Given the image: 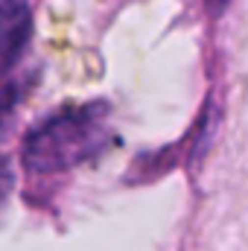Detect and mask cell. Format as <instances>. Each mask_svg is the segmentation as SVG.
I'll list each match as a JSON object with an SVG mask.
<instances>
[{
	"label": "cell",
	"instance_id": "3957f363",
	"mask_svg": "<svg viewBox=\"0 0 248 251\" xmlns=\"http://www.w3.org/2000/svg\"><path fill=\"white\" fill-rule=\"evenodd\" d=\"M18 105H21V88H18L15 82L0 85V140H3L6 131L12 128V120H15Z\"/></svg>",
	"mask_w": 248,
	"mask_h": 251
},
{
	"label": "cell",
	"instance_id": "7a4b0ae2",
	"mask_svg": "<svg viewBox=\"0 0 248 251\" xmlns=\"http://www.w3.org/2000/svg\"><path fill=\"white\" fill-rule=\"evenodd\" d=\"M32 12L26 0H0V76H6L26 47Z\"/></svg>",
	"mask_w": 248,
	"mask_h": 251
},
{
	"label": "cell",
	"instance_id": "5b68a950",
	"mask_svg": "<svg viewBox=\"0 0 248 251\" xmlns=\"http://www.w3.org/2000/svg\"><path fill=\"white\" fill-rule=\"evenodd\" d=\"M222 3H225V0H210V6H213V12H219V9H222Z\"/></svg>",
	"mask_w": 248,
	"mask_h": 251
},
{
	"label": "cell",
	"instance_id": "277c9868",
	"mask_svg": "<svg viewBox=\"0 0 248 251\" xmlns=\"http://www.w3.org/2000/svg\"><path fill=\"white\" fill-rule=\"evenodd\" d=\"M12 187H15V176H12V167H9L6 161H0V207L6 204V199H9Z\"/></svg>",
	"mask_w": 248,
	"mask_h": 251
},
{
	"label": "cell",
	"instance_id": "6da1fadb",
	"mask_svg": "<svg viewBox=\"0 0 248 251\" xmlns=\"http://www.w3.org/2000/svg\"><path fill=\"white\" fill-rule=\"evenodd\" d=\"M111 140L108 108L85 105L53 114L24 140V167L35 176H53L97 158Z\"/></svg>",
	"mask_w": 248,
	"mask_h": 251
}]
</instances>
